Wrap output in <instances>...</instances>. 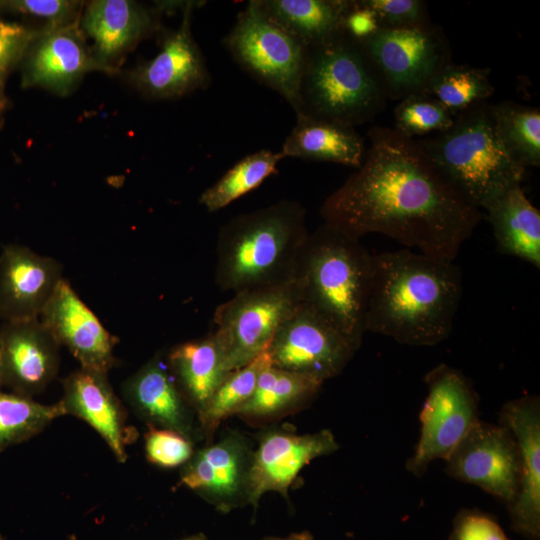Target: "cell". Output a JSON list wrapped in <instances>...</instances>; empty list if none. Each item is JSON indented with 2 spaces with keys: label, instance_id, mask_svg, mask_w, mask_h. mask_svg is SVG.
Listing matches in <instances>:
<instances>
[{
  "label": "cell",
  "instance_id": "cell-35",
  "mask_svg": "<svg viewBox=\"0 0 540 540\" xmlns=\"http://www.w3.org/2000/svg\"><path fill=\"white\" fill-rule=\"evenodd\" d=\"M84 2L75 0H0V12L30 15L53 26L79 22Z\"/></svg>",
  "mask_w": 540,
  "mask_h": 540
},
{
  "label": "cell",
  "instance_id": "cell-7",
  "mask_svg": "<svg viewBox=\"0 0 540 540\" xmlns=\"http://www.w3.org/2000/svg\"><path fill=\"white\" fill-rule=\"evenodd\" d=\"M224 46L249 75L279 93L299 110V86L307 47L264 13L259 0L248 2L223 40Z\"/></svg>",
  "mask_w": 540,
  "mask_h": 540
},
{
  "label": "cell",
  "instance_id": "cell-44",
  "mask_svg": "<svg viewBox=\"0 0 540 540\" xmlns=\"http://www.w3.org/2000/svg\"><path fill=\"white\" fill-rule=\"evenodd\" d=\"M0 361H1V334H0ZM0 388H1V382H0Z\"/></svg>",
  "mask_w": 540,
  "mask_h": 540
},
{
  "label": "cell",
  "instance_id": "cell-23",
  "mask_svg": "<svg viewBox=\"0 0 540 540\" xmlns=\"http://www.w3.org/2000/svg\"><path fill=\"white\" fill-rule=\"evenodd\" d=\"M125 400L148 426L168 429L190 439L186 400L159 356L153 357L122 385Z\"/></svg>",
  "mask_w": 540,
  "mask_h": 540
},
{
  "label": "cell",
  "instance_id": "cell-10",
  "mask_svg": "<svg viewBox=\"0 0 540 540\" xmlns=\"http://www.w3.org/2000/svg\"><path fill=\"white\" fill-rule=\"evenodd\" d=\"M360 46L392 100L423 92L435 74L451 63L448 40L431 22L409 28H381Z\"/></svg>",
  "mask_w": 540,
  "mask_h": 540
},
{
  "label": "cell",
  "instance_id": "cell-13",
  "mask_svg": "<svg viewBox=\"0 0 540 540\" xmlns=\"http://www.w3.org/2000/svg\"><path fill=\"white\" fill-rule=\"evenodd\" d=\"M20 65L22 87H39L58 96L75 91L89 72L109 74L93 55L78 22L38 29Z\"/></svg>",
  "mask_w": 540,
  "mask_h": 540
},
{
  "label": "cell",
  "instance_id": "cell-17",
  "mask_svg": "<svg viewBox=\"0 0 540 540\" xmlns=\"http://www.w3.org/2000/svg\"><path fill=\"white\" fill-rule=\"evenodd\" d=\"M131 0H93L84 4L79 28L92 40L91 50L109 74L118 73V65L127 53L160 26V13Z\"/></svg>",
  "mask_w": 540,
  "mask_h": 540
},
{
  "label": "cell",
  "instance_id": "cell-2",
  "mask_svg": "<svg viewBox=\"0 0 540 540\" xmlns=\"http://www.w3.org/2000/svg\"><path fill=\"white\" fill-rule=\"evenodd\" d=\"M462 296L453 261L406 249L372 256L365 330L410 346L449 337Z\"/></svg>",
  "mask_w": 540,
  "mask_h": 540
},
{
  "label": "cell",
  "instance_id": "cell-33",
  "mask_svg": "<svg viewBox=\"0 0 540 540\" xmlns=\"http://www.w3.org/2000/svg\"><path fill=\"white\" fill-rule=\"evenodd\" d=\"M270 365L271 360L266 351L247 365L230 372L199 414L205 429L211 430L221 420L236 414L253 394L261 373Z\"/></svg>",
  "mask_w": 540,
  "mask_h": 540
},
{
  "label": "cell",
  "instance_id": "cell-38",
  "mask_svg": "<svg viewBox=\"0 0 540 540\" xmlns=\"http://www.w3.org/2000/svg\"><path fill=\"white\" fill-rule=\"evenodd\" d=\"M37 31L0 17V80L20 65Z\"/></svg>",
  "mask_w": 540,
  "mask_h": 540
},
{
  "label": "cell",
  "instance_id": "cell-5",
  "mask_svg": "<svg viewBox=\"0 0 540 540\" xmlns=\"http://www.w3.org/2000/svg\"><path fill=\"white\" fill-rule=\"evenodd\" d=\"M417 142L444 180L478 209L521 185L525 176L526 168L502 144L488 102L455 117L447 130Z\"/></svg>",
  "mask_w": 540,
  "mask_h": 540
},
{
  "label": "cell",
  "instance_id": "cell-39",
  "mask_svg": "<svg viewBox=\"0 0 540 540\" xmlns=\"http://www.w3.org/2000/svg\"><path fill=\"white\" fill-rule=\"evenodd\" d=\"M449 540H510L490 516L475 510H461L455 517Z\"/></svg>",
  "mask_w": 540,
  "mask_h": 540
},
{
  "label": "cell",
  "instance_id": "cell-27",
  "mask_svg": "<svg viewBox=\"0 0 540 540\" xmlns=\"http://www.w3.org/2000/svg\"><path fill=\"white\" fill-rule=\"evenodd\" d=\"M267 17L307 48L342 33L350 0H259Z\"/></svg>",
  "mask_w": 540,
  "mask_h": 540
},
{
  "label": "cell",
  "instance_id": "cell-4",
  "mask_svg": "<svg viewBox=\"0 0 540 540\" xmlns=\"http://www.w3.org/2000/svg\"><path fill=\"white\" fill-rule=\"evenodd\" d=\"M372 256L360 239L324 223L308 234L293 276L300 302L358 347L366 333Z\"/></svg>",
  "mask_w": 540,
  "mask_h": 540
},
{
  "label": "cell",
  "instance_id": "cell-42",
  "mask_svg": "<svg viewBox=\"0 0 540 540\" xmlns=\"http://www.w3.org/2000/svg\"><path fill=\"white\" fill-rule=\"evenodd\" d=\"M271 540H311L307 535H295L284 539H271Z\"/></svg>",
  "mask_w": 540,
  "mask_h": 540
},
{
  "label": "cell",
  "instance_id": "cell-21",
  "mask_svg": "<svg viewBox=\"0 0 540 540\" xmlns=\"http://www.w3.org/2000/svg\"><path fill=\"white\" fill-rule=\"evenodd\" d=\"M107 375L80 367L63 379V397L59 402L65 415L88 423L123 463L127 459L126 447L136 439L137 432L127 425L125 409Z\"/></svg>",
  "mask_w": 540,
  "mask_h": 540
},
{
  "label": "cell",
  "instance_id": "cell-37",
  "mask_svg": "<svg viewBox=\"0 0 540 540\" xmlns=\"http://www.w3.org/2000/svg\"><path fill=\"white\" fill-rule=\"evenodd\" d=\"M375 14L381 28H409L430 23L422 0H362Z\"/></svg>",
  "mask_w": 540,
  "mask_h": 540
},
{
  "label": "cell",
  "instance_id": "cell-31",
  "mask_svg": "<svg viewBox=\"0 0 540 540\" xmlns=\"http://www.w3.org/2000/svg\"><path fill=\"white\" fill-rule=\"evenodd\" d=\"M282 158L284 157L280 151L273 152L269 149H261L246 155L217 182L202 192L199 203L209 212L226 207L256 189L272 174H276V166Z\"/></svg>",
  "mask_w": 540,
  "mask_h": 540
},
{
  "label": "cell",
  "instance_id": "cell-12",
  "mask_svg": "<svg viewBox=\"0 0 540 540\" xmlns=\"http://www.w3.org/2000/svg\"><path fill=\"white\" fill-rule=\"evenodd\" d=\"M444 461L453 479L481 488L507 508L513 504L520 461L516 440L505 426L479 419Z\"/></svg>",
  "mask_w": 540,
  "mask_h": 540
},
{
  "label": "cell",
  "instance_id": "cell-20",
  "mask_svg": "<svg viewBox=\"0 0 540 540\" xmlns=\"http://www.w3.org/2000/svg\"><path fill=\"white\" fill-rule=\"evenodd\" d=\"M338 447L329 430L305 435L267 434L251 456L247 502L256 505L267 491L287 496L289 486L305 465L317 457L333 453Z\"/></svg>",
  "mask_w": 540,
  "mask_h": 540
},
{
  "label": "cell",
  "instance_id": "cell-1",
  "mask_svg": "<svg viewBox=\"0 0 540 540\" xmlns=\"http://www.w3.org/2000/svg\"><path fill=\"white\" fill-rule=\"evenodd\" d=\"M359 168L323 202L324 223L360 239L384 234L454 261L482 219L436 171L414 138L374 126Z\"/></svg>",
  "mask_w": 540,
  "mask_h": 540
},
{
  "label": "cell",
  "instance_id": "cell-11",
  "mask_svg": "<svg viewBox=\"0 0 540 540\" xmlns=\"http://www.w3.org/2000/svg\"><path fill=\"white\" fill-rule=\"evenodd\" d=\"M359 348L300 302L280 325L267 352L272 366L324 382L341 373Z\"/></svg>",
  "mask_w": 540,
  "mask_h": 540
},
{
  "label": "cell",
  "instance_id": "cell-16",
  "mask_svg": "<svg viewBox=\"0 0 540 540\" xmlns=\"http://www.w3.org/2000/svg\"><path fill=\"white\" fill-rule=\"evenodd\" d=\"M499 424L514 436L519 452L520 480L517 496L507 508L512 528L531 540L540 537V400L526 395L506 402Z\"/></svg>",
  "mask_w": 540,
  "mask_h": 540
},
{
  "label": "cell",
  "instance_id": "cell-22",
  "mask_svg": "<svg viewBox=\"0 0 540 540\" xmlns=\"http://www.w3.org/2000/svg\"><path fill=\"white\" fill-rule=\"evenodd\" d=\"M251 456L238 437H227L199 450L186 462L180 481L220 509L247 501Z\"/></svg>",
  "mask_w": 540,
  "mask_h": 540
},
{
  "label": "cell",
  "instance_id": "cell-29",
  "mask_svg": "<svg viewBox=\"0 0 540 540\" xmlns=\"http://www.w3.org/2000/svg\"><path fill=\"white\" fill-rule=\"evenodd\" d=\"M489 73L488 68L451 62L435 74L423 92L437 100L455 118L486 103L493 95Z\"/></svg>",
  "mask_w": 540,
  "mask_h": 540
},
{
  "label": "cell",
  "instance_id": "cell-40",
  "mask_svg": "<svg viewBox=\"0 0 540 540\" xmlns=\"http://www.w3.org/2000/svg\"><path fill=\"white\" fill-rule=\"evenodd\" d=\"M380 29L375 14L362 0H350L342 22L343 34L360 44Z\"/></svg>",
  "mask_w": 540,
  "mask_h": 540
},
{
  "label": "cell",
  "instance_id": "cell-3",
  "mask_svg": "<svg viewBox=\"0 0 540 540\" xmlns=\"http://www.w3.org/2000/svg\"><path fill=\"white\" fill-rule=\"evenodd\" d=\"M308 234L305 208L293 200L235 216L218 234L216 285L236 293L293 281Z\"/></svg>",
  "mask_w": 540,
  "mask_h": 540
},
{
  "label": "cell",
  "instance_id": "cell-32",
  "mask_svg": "<svg viewBox=\"0 0 540 540\" xmlns=\"http://www.w3.org/2000/svg\"><path fill=\"white\" fill-rule=\"evenodd\" d=\"M63 415L60 402L46 405L30 397L0 390V452L29 440Z\"/></svg>",
  "mask_w": 540,
  "mask_h": 540
},
{
  "label": "cell",
  "instance_id": "cell-28",
  "mask_svg": "<svg viewBox=\"0 0 540 540\" xmlns=\"http://www.w3.org/2000/svg\"><path fill=\"white\" fill-rule=\"evenodd\" d=\"M323 382L270 365L259 376L251 397L236 414L266 417L298 407L312 399Z\"/></svg>",
  "mask_w": 540,
  "mask_h": 540
},
{
  "label": "cell",
  "instance_id": "cell-9",
  "mask_svg": "<svg viewBox=\"0 0 540 540\" xmlns=\"http://www.w3.org/2000/svg\"><path fill=\"white\" fill-rule=\"evenodd\" d=\"M424 381L428 394L419 414L420 437L406 462L407 471L418 477L433 461L445 460L480 419L478 395L462 372L439 364Z\"/></svg>",
  "mask_w": 540,
  "mask_h": 540
},
{
  "label": "cell",
  "instance_id": "cell-36",
  "mask_svg": "<svg viewBox=\"0 0 540 540\" xmlns=\"http://www.w3.org/2000/svg\"><path fill=\"white\" fill-rule=\"evenodd\" d=\"M147 459L162 467H176L186 463L193 455L189 438L182 434L149 426L145 435Z\"/></svg>",
  "mask_w": 540,
  "mask_h": 540
},
{
  "label": "cell",
  "instance_id": "cell-18",
  "mask_svg": "<svg viewBox=\"0 0 540 540\" xmlns=\"http://www.w3.org/2000/svg\"><path fill=\"white\" fill-rule=\"evenodd\" d=\"M0 334L1 387L33 398L57 375L60 345L39 318L2 322Z\"/></svg>",
  "mask_w": 540,
  "mask_h": 540
},
{
  "label": "cell",
  "instance_id": "cell-19",
  "mask_svg": "<svg viewBox=\"0 0 540 540\" xmlns=\"http://www.w3.org/2000/svg\"><path fill=\"white\" fill-rule=\"evenodd\" d=\"M61 263L28 247L9 244L0 254V320L38 319L63 279Z\"/></svg>",
  "mask_w": 540,
  "mask_h": 540
},
{
  "label": "cell",
  "instance_id": "cell-30",
  "mask_svg": "<svg viewBox=\"0 0 540 540\" xmlns=\"http://www.w3.org/2000/svg\"><path fill=\"white\" fill-rule=\"evenodd\" d=\"M497 134L509 155L524 168L540 165V110L506 101L491 105Z\"/></svg>",
  "mask_w": 540,
  "mask_h": 540
},
{
  "label": "cell",
  "instance_id": "cell-14",
  "mask_svg": "<svg viewBox=\"0 0 540 540\" xmlns=\"http://www.w3.org/2000/svg\"><path fill=\"white\" fill-rule=\"evenodd\" d=\"M195 6L186 2L180 26L164 34L158 54L129 72L130 84L146 98L177 99L209 85L210 73L191 30Z\"/></svg>",
  "mask_w": 540,
  "mask_h": 540
},
{
  "label": "cell",
  "instance_id": "cell-25",
  "mask_svg": "<svg viewBox=\"0 0 540 540\" xmlns=\"http://www.w3.org/2000/svg\"><path fill=\"white\" fill-rule=\"evenodd\" d=\"M498 249L540 268V212L521 185L509 188L485 208Z\"/></svg>",
  "mask_w": 540,
  "mask_h": 540
},
{
  "label": "cell",
  "instance_id": "cell-26",
  "mask_svg": "<svg viewBox=\"0 0 540 540\" xmlns=\"http://www.w3.org/2000/svg\"><path fill=\"white\" fill-rule=\"evenodd\" d=\"M167 364L183 397L199 414L230 373L211 333L174 346Z\"/></svg>",
  "mask_w": 540,
  "mask_h": 540
},
{
  "label": "cell",
  "instance_id": "cell-6",
  "mask_svg": "<svg viewBox=\"0 0 540 540\" xmlns=\"http://www.w3.org/2000/svg\"><path fill=\"white\" fill-rule=\"evenodd\" d=\"M387 100L362 47L345 34L307 49L296 115L355 128L379 114Z\"/></svg>",
  "mask_w": 540,
  "mask_h": 540
},
{
  "label": "cell",
  "instance_id": "cell-8",
  "mask_svg": "<svg viewBox=\"0 0 540 540\" xmlns=\"http://www.w3.org/2000/svg\"><path fill=\"white\" fill-rule=\"evenodd\" d=\"M300 303L294 281L234 293L213 315V335L228 372L266 352L284 320Z\"/></svg>",
  "mask_w": 540,
  "mask_h": 540
},
{
  "label": "cell",
  "instance_id": "cell-41",
  "mask_svg": "<svg viewBox=\"0 0 540 540\" xmlns=\"http://www.w3.org/2000/svg\"><path fill=\"white\" fill-rule=\"evenodd\" d=\"M4 82L3 80H0V117L3 115L5 109L7 108V97L4 92Z\"/></svg>",
  "mask_w": 540,
  "mask_h": 540
},
{
  "label": "cell",
  "instance_id": "cell-43",
  "mask_svg": "<svg viewBox=\"0 0 540 540\" xmlns=\"http://www.w3.org/2000/svg\"><path fill=\"white\" fill-rule=\"evenodd\" d=\"M183 540H201V539L198 538V537H193V538H187V539H183Z\"/></svg>",
  "mask_w": 540,
  "mask_h": 540
},
{
  "label": "cell",
  "instance_id": "cell-15",
  "mask_svg": "<svg viewBox=\"0 0 540 540\" xmlns=\"http://www.w3.org/2000/svg\"><path fill=\"white\" fill-rule=\"evenodd\" d=\"M39 319L81 368L108 374L114 366L117 337L103 326L66 279L58 283Z\"/></svg>",
  "mask_w": 540,
  "mask_h": 540
},
{
  "label": "cell",
  "instance_id": "cell-34",
  "mask_svg": "<svg viewBox=\"0 0 540 540\" xmlns=\"http://www.w3.org/2000/svg\"><path fill=\"white\" fill-rule=\"evenodd\" d=\"M454 117L433 97L420 92L401 100L394 110V129L414 138L450 128Z\"/></svg>",
  "mask_w": 540,
  "mask_h": 540
},
{
  "label": "cell",
  "instance_id": "cell-24",
  "mask_svg": "<svg viewBox=\"0 0 540 540\" xmlns=\"http://www.w3.org/2000/svg\"><path fill=\"white\" fill-rule=\"evenodd\" d=\"M281 154L308 161H326L359 168L364 160V139L354 127L303 114L286 137Z\"/></svg>",
  "mask_w": 540,
  "mask_h": 540
}]
</instances>
